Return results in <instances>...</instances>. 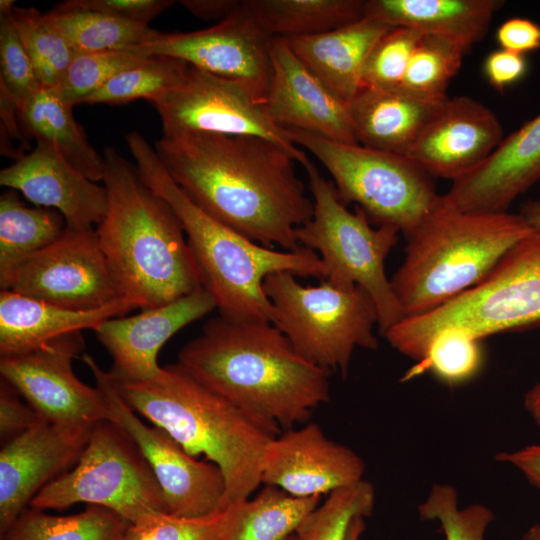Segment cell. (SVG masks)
I'll use <instances>...</instances> for the list:
<instances>
[{
    "label": "cell",
    "mask_w": 540,
    "mask_h": 540,
    "mask_svg": "<svg viewBox=\"0 0 540 540\" xmlns=\"http://www.w3.org/2000/svg\"><path fill=\"white\" fill-rule=\"evenodd\" d=\"M465 52L448 40L422 34L401 86L430 98L448 97L447 87L458 73Z\"/></svg>",
    "instance_id": "obj_37"
},
{
    "label": "cell",
    "mask_w": 540,
    "mask_h": 540,
    "mask_svg": "<svg viewBox=\"0 0 540 540\" xmlns=\"http://www.w3.org/2000/svg\"><path fill=\"white\" fill-rule=\"evenodd\" d=\"M84 347L82 331H76L22 353L0 356L1 379L44 421L92 427L109 414L100 390L84 384L73 372L72 362Z\"/></svg>",
    "instance_id": "obj_14"
},
{
    "label": "cell",
    "mask_w": 540,
    "mask_h": 540,
    "mask_svg": "<svg viewBox=\"0 0 540 540\" xmlns=\"http://www.w3.org/2000/svg\"><path fill=\"white\" fill-rule=\"evenodd\" d=\"M536 231L519 213L461 212L441 202L407 238L391 279L405 317L428 313L483 280L505 253Z\"/></svg>",
    "instance_id": "obj_6"
},
{
    "label": "cell",
    "mask_w": 540,
    "mask_h": 540,
    "mask_svg": "<svg viewBox=\"0 0 540 540\" xmlns=\"http://www.w3.org/2000/svg\"><path fill=\"white\" fill-rule=\"evenodd\" d=\"M313 201L310 220L296 229L300 246L315 251L325 268V281L341 287L360 286L372 298L378 329L384 334L402 319L404 311L385 272V259L398 241V229L374 228L358 206L354 212L340 199L333 182L325 180L311 162L304 168Z\"/></svg>",
    "instance_id": "obj_8"
},
{
    "label": "cell",
    "mask_w": 540,
    "mask_h": 540,
    "mask_svg": "<svg viewBox=\"0 0 540 540\" xmlns=\"http://www.w3.org/2000/svg\"><path fill=\"white\" fill-rule=\"evenodd\" d=\"M422 34L393 27L375 44L362 75V87L392 88L402 85L413 50Z\"/></svg>",
    "instance_id": "obj_42"
},
{
    "label": "cell",
    "mask_w": 540,
    "mask_h": 540,
    "mask_svg": "<svg viewBox=\"0 0 540 540\" xmlns=\"http://www.w3.org/2000/svg\"><path fill=\"white\" fill-rule=\"evenodd\" d=\"M180 4L194 16L209 21L224 20L237 11L242 1L239 0H181Z\"/></svg>",
    "instance_id": "obj_49"
},
{
    "label": "cell",
    "mask_w": 540,
    "mask_h": 540,
    "mask_svg": "<svg viewBox=\"0 0 540 540\" xmlns=\"http://www.w3.org/2000/svg\"><path fill=\"white\" fill-rule=\"evenodd\" d=\"M129 525L117 513L97 505L65 516L29 507L2 540H127Z\"/></svg>",
    "instance_id": "obj_33"
},
{
    "label": "cell",
    "mask_w": 540,
    "mask_h": 540,
    "mask_svg": "<svg viewBox=\"0 0 540 540\" xmlns=\"http://www.w3.org/2000/svg\"><path fill=\"white\" fill-rule=\"evenodd\" d=\"M116 385L135 413L167 432L191 456L203 454L219 467L225 479L224 509L248 499L262 484L264 455L277 434L177 363L162 367L153 379Z\"/></svg>",
    "instance_id": "obj_5"
},
{
    "label": "cell",
    "mask_w": 540,
    "mask_h": 540,
    "mask_svg": "<svg viewBox=\"0 0 540 540\" xmlns=\"http://www.w3.org/2000/svg\"><path fill=\"white\" fill-rule=\"evenodd\" d=\"M153 146L206 214L263 246L301 247L296 229L312 217L313 201L284 148L259 137L203 132L162 136Z\"/></svg>",
    "instance_id": "obj_1"
},
{
    "label": "cell",
    "mask_w": 540,
    "mask_h": 540,
    "mask_svg": "<svg viewBox=\"0 0 540 540\" xmlns=\"http://www.w3.org/2000/svg\"><path fill=\"white\" fill-rule=\"evenodd\" d=\"M503 138L499 119L484 104L448 97L406 156L432 177L455 181L480 166Z\"/></svg>",
    "instance_id": "obj_21"
},
{
    "label": "cell",
    "mask_w": 540,
    "mask_h": 540,
    "mask_svg": "<svg viewBox=\"0 0 540 540\" xmlns=\"http://www.w3.org/2000/svg\"><path fill=\"white\" fill-rule=\"evenodd\" d=\"M221 512L193 518L149 514L129 525L127 540H221Z\"/></svg>",
    "instance_id": "obj_43"
},
{
    "label": "cell",
    "mask_w": 540,
    "mask_h": 540,
    "mask_svg": "<svg viewBox=\"0 0 540 540\" xmlns=\"http://www.w3.org/2000/svg\"><path fill=\"white\" fill-rule=\"evenodd\" d=\"M364 517H356L352 520L348 533H347V539L346 540H359L361 537V534L365 530V522Z\"/></svg>",
    "instance_id": "obj_52"
},
{
    "label": "cell",
    "mask_w": 540,
    "mask_h": 540,
    "mask_svg": "<svg viewBox=\"0 0 540 540\" xmlns=\"http://www.w3.org/2000/svg\"><path fill=\"white\" fill-rule=\"evenodd\" d=\"M79 503L107 508L130 524L149 514L168 513L139 448L108 419L94 424L74 466L45 485L29 507L63 510Z\"/></svg>",
    "instance_id": "obj_11"
},
{
    "label": "cell",
    "mask_w": 540,
    "mask_h": 540,
    "mask_svg": "<svg viewBox=\"0 0 540 540\" xmlns=\"http://www.w3.org/2000/svg\"><path fill=\"white\" fill-rule=\"evenodd\" d=\"M0 287L76 310L100 308L123 297L95 229L66 227L54 243L20 263Z\"/></svg>",
    "instance_id": "obj_15"
},
{
    "label": "cell",
    "mask_w": 540,
    "mask_h": 540,
    "mask_svg": "<svg viewBox=\"0 0 540 540\" xmlns=\"http://www.w3.org/2000/svg\"><path fill=\"white\" fill-rule=\"evenodd\" d=\"M521 540H540V524L530 527Z\"/></svg>",
    "instance_id": "obj_53"
},
{
    "label": "cell",
    "mask_w": 540,
    "mask_h": 540,
    "mask_svg": "<svg viewBox=\"0 0 540 540\" xmlns=\"http://www.w3.org/2000/svg\"><path fill=\"white\" fill-rule=\"evenodd\" d=\"M77 5L129 21L147 24L171 7V0H74Z\"/></svg>",
    "instance_id": "obj_45"
},
{
    "label": "cell",
    "mask_w": 540,
    "mask_h": 540,
    "mask_svg": "<svg viewBox=\"0 0 540 540\" xmlns=\"http://www.w3.org/2000/svg\"><path fill=\"white\" fill-rule=\"evenodd\" d=\"M540 179V114L504 137L475 170L453 181L442 195L461 212H507Z\"/></svg>",
    "instance_id": "obj_23"
},
{
    "label": "cell",
    "mask_w": 540,
    "mask_h": 540,
    "mask_svg": "<svg viewBox=\"0 0 540 540\" xmlns=\"http://www.w3.org/2000/svg\"><path fill=\"white\" fill-rule=\"evenodd\" d=\"M214 309L213 297L202 288L129 317L107 319L94 332L112 357L110 376L116 383L157 377L162 371L157 360L162 346L179 330Z\"/></svg>",
    "instance_id": "obj_20"
},
{
    "label": "cell",
    "mask_w": 540,
    "mask_h": 540,
    "mask_svg": "<svg viewBox=\"0 0 540 540\" xmlns=\"http://www.w3.org/2000/svg\"><path fill=\"white\" fill-rule=\"evenodd\" d=\"M61 213L29 207L13 189L0 197V284L25 259L43 250L66 230Z\"/></svg>",
    "instance_id": "obj_32"
},
{
    "label": "cell",
    "mask_w": 540,
    "mask_h": 540,
    "mask_svg": "<svg viewBox=\"0 0 540 540\" xmlns=\"http://www.w3.org/2000/svg\"><path fill=\"white\" fill-rule=\"evenodd\" d=\"M524 406L534 422L540 426V383L534 385L525 394Z\"/></svg>",
    "instance_id": "obj_50"
},
{
    "label": "cell",
    "mask_w": 540,
    "mask_h": 540,
    "mask_svg": "<svg viewBox=\"0 0 540 540\" xmlns=\"http://www.w3.org/2000/svg\"><path fill=\"white\" fill-rule=\"evenodd\" d=\"M15 1H0L1 85L14 100L17 109L27 103L43 86L12 20Z\"/></svg>",
    "instance_id": "obj_40"
},
{
    "label": "cell",
    "mask_w": 540,
    "mask_h": 540,
    "mask_svg": "<svg viewBox=\"0 0 540 540\" xmlns=\"http://www.w3.org/2000/svg\"><path fill=\"white\" fill-rule=\"evenodd\" d=\"M148 57L130 50L75 53L60 82L52 87L69 105L75 106L102 88L120 72Z\"/></svg>",
    "instance_id": "obj_38"
},
{
    "label": "cell",
    "mask_w": 540,
    "mask_h": 540,
    "mask_svg": "<svg viewBox=\"0 0 540 540\" xmlns=\"http://www.w3.org/2000/svg\"><path fill=\"white\" fill-rule=\"evenodd\" d=\"M270 58L271 76L263 105L275 124L358 144L348 104L313 74L285 38H272Z\"/></svg>",
    "instance_id": "obj_19"
},
{
    "label": "cell",
    "mask_w": 540,
    "mask_h": 540,
    "mask_svg": "<svg viewBox=\"0 0 540 540\" xmlns=\"http://www.w3.org/2000/svg\"><path fill=\"white\" fill-rule=\"evenodd\" d=\"M527 69L525 55L502 48L489 53L483 65L487 81L500 92L520 81L525 76Z\"/></svg>",
    "instance_id": "obj_46"
},
{
    "label": "cell",
    "mask_w": 540,
    "mask_h": 540,
    "mask_svg": "<svg viewBox=\"0 0 540 540\" xmlns=\"http://www.w3.org/2000/svg\"><path fill=\"white\" fill-rule=\"evenodd\" d=\"M502 0H367L364 17L448 40L464 51L487 34Z\"/></svg>",
    "instance_id": "obj_27"
},
{
    "label": "cell",
    "mask_w": 540,
    "mask_h": 540,
    "mask_svg": "<svg viewBox=\"0 0 540 540\" xmlns=\"http://www.w3.org/2000/svg\"><path fill=\"white\" fill-rule=\"evenodd\" d=\"M188 68L186 62L176 58L148 57L114 76L84 103L123 104L137 99L153 103L180 85Z\"/></svg>",
    "instance_id": "obj_34"
},
{
    "label": "cell",
    "mask_w": 540,
    "mask_h": 540,
    "mask_svg": "<svg viewBox=\"0 0 540 540\" xmlns=\"http://www.w3.org/2000/svg\"><path fill=\"white\" fill-rule=\"evenodd\" d=\"M333 178L340 199L355 202L369 220L410 237L441 202L432 176L411 158L285 128Z\"/></svg>",
    "instance_id": "obj_9"
},
{
    "label": "cell",
    "mask_w": 540,
    "mask_h": 540,
    "mask_svg": "<svg viewBox=\"0 0 540 540\" xmlns=\"http://www.w3.org/2000/svg\"><path fill=\"white\" fill-rule=\"evenodd\" d=\"M496 460L513 465L532 485L540 488V445H529L514 452L499 453Z\"/></svg>",
    "instance_id": "obj_48"
},
{
    "label": "cell",
    "mask_w": 540,
    "mask_h": 540,
    "mask_svg": "<svg viewBox=\"0 0 540 540\" xmlns=\"http://www.w3.org/2000/svg\"><path fill=\"white\" fill-rule=\"evenodd\" d=\"M92 427L63 426L42 421L1 445V539L28 508L34 496L76 463Z\"/></svg>",
    "instance_id": "obj_17"
},
{
    "label": "cell",
    "mask_w": 540,
    "mask_h": 540,
    "mask_svg": "<svg viewBox=\"0 0 540 540\" xmlns=\"http://www.w3.org/2000/svg\"><path fill=\"white\" fill-rule=\"evenodd\" d=\"M44 16L74 53L126 50L159 33L147 24L83 8L74 0L58 4Z\"/></svg>",
    "instance_id": "obj_31"
},
{
    "label": "cell",
    "mask_w": 540,
    "mask_h": 540,
    "mask_svg": "<svg viewBox=\"0 0 540 540\" xmlns=\"http://www.w3.org/2000/svg\"><path fill=\"white\" fill-rule=\"evenodd\" d=\"M519 214L523 216L533 229L540 232V199L524 202Z\"/></svg>",
    "instance_id": "obj_51"
},
{
    "label": "cell",
    "mask_w": 540,
    "mask_h": 540,
    "mask_svg": "<svg viewBox=\"0 0 540 540\" xmlns=\"http://www.w3.org/2000/svg\"><path fill=\"white\" fill-rule=\"evenodd\" d=\"M321 496L296 497L271 485L253 499L236 502L221 512V540H286L319 505Z\"/></svg>",
    "instance_id": "obj_28"
},
{
    "label": "cell",
    "mask_w": 540,
    "mask_h": 540,
    "mask_svg": "<svg viewBox=\"0 0 540 540\" xmlns=\"http://www.w3.org/2000/svg\"><path fill=\"white\" fill-rule=\"evenodd\" d=\"M286 540H301L296 534H293L292 536H290L288 539Z\"/></svg>",
    "instance_id": "obj_54"
},
{
    "label": "cell",
    "mask_w": 540,
    "mask_h": 540,
    "mask_svg": "<svg viewBox=\"0 0 540 540\" xmlns=\"http://www.w3.org/2000/svg\"><path fill=\"white\" fill-rule=\"evenodd\" d=\"M152 104L162 136L203 132L259 137L284 148L304 168L311 163L286 129L269 118L264 100L240 81L189 66L182 83Z\"/></svg>",
    "instance_id": "obj_12"
},
{
    "label": "cell",
    "mask_w": 540,
    "mask_h": 540,
    "mask_svg": "<svg viewBox=\"0 0 540 540\" xmlns=\"http://www.w3.org/2000/svg\"><path fill=\"white\" fill-rule=\"evenodd\" d=\"M447 98L426 97L402 86L362 87L348 103L357 143L406 156Z\"/></svg>",
    "instance_id": "obj_24"
},
{
    "label": "cell",
    "mask_w": 540,
    "mask_h": 540,
    "mask_svg": "<svg viewBox=\"0 0 540 540\" xmlns=\"http://www.w3.org/2000/svg\"><path fill=\"white\" fill-rule=\"evenodd\" d=\"M72 109L54 88L42 87L17 111L28 135L52 143L75 169L94 182L102 181L104 157L90 144Z\"/></svg>",
    "instance_id": "obj_29"
},
{
    "label": "cell",
    "mask_w": 540,
    "mask_h": 540,
    "mask_svg": "<svg viewBox=\"0 0 540 540\" xmlns=\"http://www.w3.org/2000/svg\"><path fill=\"white\" fill-rule=\"evenodd\" d=\"M6 381L0 384L1 445L26 432L40 422L41 416Z\"/></svg>",
    "instance_id": "obj_44"
},
{
    "label": "cell",
    "mask_w": 540,
    "mask_h": 540,
    "mask_svg": "<svg viewBox=\"0 0 540 540\" xmlns=\"http://www.w3.org/2000/svg\"><path fill=\"white\" fill-rule=\"evenodd\" d=\"M393 27L363 17L332 31L285 38L296 56L347 104L362 88L367 58Z\"/></svg>",
    "instance_id": "obj_26"
},
{
    "label": "cell",
    "mask_w": 540,
    "mask_h": 540,
    "mask_svg": "<svg viewBox=\"0 0 540 540\" xmlns=\"http://www.w3.org/2000/svg\"><path fill=\"white\" fill-rule=\"evenodd\" d=\"M374 500V487L365 480L337 489L303 520L295 534L301 540H346L352 520L370 516Z\"/></svg>",
    "instance_id": "obj_36"
},
{
    "label": "cell",
    "mask_w": 540,
    "mask_h": 540,
    "mask_svg": "<svg viewBox=\"0 0 540 540\" xmlns=\"http://www.w3.org/2000/svg\"><path fill=\"white\" fill-rule=\"evenodd\" d=\"M11 16L41 85L55 87L69 67L74 51L36 8L15 5Z\"/></svg>",
    "instance_id": "obj_35"
},
{
    "label": "cell",
    "mask_w": 540,
    "mask_h": 540,
    "mask_svg": "<svg viewBox=\"0 0 540 540\" xmlns=\"http://www.w3.org/2000/svg\"><path fill=\"white\" fill-rule=\"evenodd\" d=\"M108 207L96 227L100 248L121 296L158 307L204 287L181 221L112 147L103 151Z\"/></svg>",
    "instance_id": "obj_3"
},
{
    "label": "cell",
    "mask_w": 540,
    "mask_h": 540,
    "mask_svg": "<svg viewBox=\"0 0 540 540\" xmlns=\"http://www.w3.org/2000/svg\"><path fill=\"white\" fill-rule=\"evenodd\" d=\"M128 149L142 181L164 199L181 221L202 273L204 287L221 316L234 320L273 322L274 308L263 290L275 272L325 279L319 255L306 247L278 251L263 246L215 220L173 181L145 137L126 134Z\"/></svg>",
    "instance_id": "obj_4"
},
{
    "label": "cell",
    "mask_w": 540,
    "mask_h": 540,
    "mask_svg": "<svg viewBox=\"0 0 540 540\" xmlns=\"http://www.w3.org/2000/svg\"><path fill=\"white\" fill-rule=\"evenodd\" d=\"M502 49L522 54L540 49V24L522 17L504 21L496 31Z\"/></svg>",
    "instance_id": "obj_47"
},
{
    "label": "cell",
    "mask_w": 540,
    "mask_h": 540,
    "mask_svg": "<svg viewBox=\"0 0 540 540\" xmlns=\"http://www.w3.org/2000/svg\"><path fill=\"white\" fill-rule=\"evenodd\" d=\"M418 511L422 520L440 523L445 540H484L488 525L495 519L493 512L481 504L460 509L456 489L447 484L434 485Z\"/></svg>",
    "instance_id": "obj_39"
},
{
    "label": "cell",
    "mask_w": 540,
    "mask_h": 540,
    "mask_svg": "<svg viewBox=\"0 0 540 540\" xmlns=\"http://www.w3.org/2000/svg\"><path fill=\"white\" fill-rule=\"evenodd\" d=\"M82 361L92 372L108 408V420L137 445L164 494L168 513L202 517L224 509L225 479L217 465L188 454L167 432L144 423L121 397L109 372L88 354Z\"/></svg>",
    "instance_id": "obj_13"
},
{
    "label": "cell",
    "mask_w": 540,
    "mask_h": 540,
    "mask_svg": "<svg viewBox=\"0 0 540 540\" xmlns=\"http://www.w3.org/2000/svg\"><path fill=\"white\" fill-rule=\"evenodd\" d=\"M138 304L128 297L91 310H76L24 296L0 292V356L33 349L61 335L95 330L107 319L122 316Z\"/></svg>",
    "instance_id": "obj_25"
},
{
    "label": "cell",
    "mask_w": 540,
    "mask_h": 540,
    "mask_svg": "<svg viewBox=\"0 0 540 540\" xmlns=\"http://www.w3.org/2000/svg\"><path fill=\"white\" fill-rule=\"evenodd\" d=\"M365 463L349 447L329 439L321 427L307 422L287 429L268 445L262 484L296 497L321 496L361 480Z\"/></svg>",
    "instance_id": "obj_18"
},
{
    "label": "cell",
    "mask_w": 540,
    "mask_h": 540,
    "mask_svg": "<svg viewBox=\"0 0 540 540\" xmlns=\"http://www.w3.org/2000/svg\"><path fill=\"white\" fill-rule=\"evenodd\" d=\"M540 323V232L518 241L477 285L434 310L405 317L384 335L400 353L421 361L433 338L458 329L484 337Z\"/></svg>",
    "instance_id": "obj_7"
},
{
    "label": "cell",
    "mask_w": 540,
    "mask_h": 540,
    "mask_svg": "<svg viewBox=\"0 0 540 540\" xmlns=\"http://www.w3.org/2000/svg\"><path fill=\"white\" fill-rule=\"evenodd\" d=\"M263 290L274 308L272 324L315 365L346 376L356 347L377 349V309L360 286L325 280L304 286L294 274L281 271L264 279Z\"/></svg>",
    "instance_id": "obj_10"
},
{
    "label": "cell",
    "mask_w": 540,
    "mask_h": 540,
    "mask_svg": "<svg viewBox=\"0 0 540 540\" xmlns=\"http://www.w3.org/2000/svg\"><path fill=\"white\" fill-rule=\"evenodd\" d=\"M0 184L20 191L39 207L58 211L70 229H96L108 207L105 186L75 169L46 141H36L34 149L2 169Z\"/></svg>",
    "instance_id": "obj_22"
},
{
    "label": "cell",
    "mask_w": 540,
    "mask_h": 540,
    "mask_svg": "<svg viewBox=\"0 0 540 540\" xmlns=\"http://www.w3.org/2000/svg\"><path fill=\"white\" fill-rule=\"evenodd\" d=\"M177 364L275 434L309 422L330 399V371L300 355L271 322L219 315L186 343Z\"/></svg>",
    "instance_id": "obj_2"
},
{
    "label": "cell",
    "mask_w": 540,
    "mask_h": 540,
    "mask_svg": "<svg viewBox=\"0 0 540 540\" xmlns=\"http://www.w3.org/2000/svg\"><path fill=\"white\" fill-rule=\"evenodd\" d=\"M269 35L243 5L215 25L179 33L159 32L130 50L143 57L166 56L205 72L240 81L265 100L270 76Z\"/></svg>",
    "instance_id": "obj_16"
},
{
    "label": "cell",
    "mask_w": 540,
    "mask_h": 540,
    "mask_svg": "<svg viewBox=\"0 0 540 540\" xmlns=\"http://www.w3.org/2000/svg\"><path fill=\"white\" fill-rule=\"evenodd\" d=\"M364 0H245L243 5L272 37L309 36L364 17Z\"/></svg>",
    "instance_id": "obj_30"
},
{
    "label": "cell",
    "mask_w": 540,
    "mask_h": 540,
    "mask_svg": "<svg viewBox=\"0 0 540 540\" xmlns=\"http://www.w3.org/2000/svg\"><path fill=\"white\" fill-rule=\"evenodd\" d=\"M479 341L462 330H444L433 338L418 368L431 370L448 384L469 380L481 367Z\"/></svg>",
    "instance_id": "obj_41"
}]
</instances>
